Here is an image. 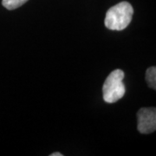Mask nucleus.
<instances>
[{
    "label": "nucleus",
    "mask_w": 156,
    "mask_h": 156,
    "mask_svg": "<svg viewBox=\"0 0 156 156\" xmlns=\"http://www.w3.org/2000/svg\"><path fill=\"white\" fill-rule=\"evenodd\" d=\"M134 9L128 2H121L107 11L105 26L111 30H122L132 21Z\"/></svg>",
    "instance_id": "f257e3e1"
},
{
    "label": "nucleus",
    "mask_w": 156,
    "mask_h": 156,
    "mask_svg": "<svg viewBox=\"0 0 156 156\" xmlns=\"http://www.w3.org/2000/svg\"><path fill=\"white\" fill-rule=\"evenodd\" d=\"M125 74L122 69H115L105 80L102 86L103 100L108 103H115L122 99L126 92L123 83Z\"/></svg>",
    "instance_id": "f03ea898"
},
{
    "label": "nucleus",
    "mask_w": 156,
    "mask_h": 156,
    "mask_svg": "<svg viewBox=\"0 0 156 156\" xmlns=\"http://www.w3.org/2000/svg\"><path fill=\"white\" fill-rule=\"evenodd\" d=\"M137 129L140 134H151L156 129L155 108H142L137 112Z\"/></svg>",
    "instance_id": "7ed1b4c3"
},
{
    "label": "nucleus",
    "mask_w": 156,
    "mask_h": 156,
    "mask_svg": "<svg viewBox=\"0 0 156 156\" xmlns=\"http://www.w3.org/2000/svg\"><path fill=\"white\" fill-rule=\"evenodd\" d=\"M146 81L148 84V86L152 89H156V68H148L146 72Z\"/></svg>",
    "instance_id": "20e7f679"
},
{
    "label": "nucleus",
    "mask_w": 156,
    "mask_h": 156,
    "mask_svg": "<svg viewBox=\"0 0 156 156\" xmlns=\"http://www.w3.org/2000/svg\"><path fill=\"white\" fill-rule=\"evenodd\" d=\"M28 0H3L2 5L7 10H15L24 5Z\"/></svg>",
    "instance_id": "39448f33"
},
{
    "label": "nucleus",
    "mask_w": 156,
    "mask_h": 156,
    "mask_svg": "<svg viewBox=\"0 0 156 156\" xmlns=\"http://www.w3.org/2000/svg\"><path fill=\"white\" fill-rule=\"evenodd\" d=\"M63 154H61V153H58V152H56V153H53V154H51L50 156H62Z\"/></svg>",
    "instance_id": "423d86ee"
}]
</instances>
